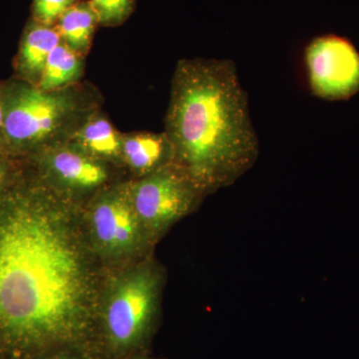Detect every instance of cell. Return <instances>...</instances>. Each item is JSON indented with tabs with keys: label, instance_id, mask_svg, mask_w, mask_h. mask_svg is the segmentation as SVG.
<instances>
[{
	"label": "cell",
	"instance_id": "6da1fadb",
	"mask_svg": "<svg viewBox=\"0 0 359 359\" xmlns=\"http://www.w3.org/2000/svg\"><path fill=\"white\" fill-rule=\"evenodd\" d=\"M83 252L53 196L21 178L0 198V346L7 359L68 348L90 330Z\"/></svg>",
	"mask_w": 359,
	"mask_h": 359
},
{
	"label": "cell",
	"instance_id": "7a4b0ae2",
	"mask_svg": "<svg viewBox=\"0 0 359 359\" xmlns=\"http://www.w3.org/2000/svg\"><path fill=\"white\" fill-rule=\"evenodd\" d=\"M164 133L173 162L205 194L233 185L254 166L259 139L233 61H179Z\"/></svg>",
	"mask_w": 359,
	"mask_h": 359
},
{
	"label": "cell",
	"instance_id": "3957f363",
	"mask_svg": "<svg viewBox=\"0 0 359 359\" xmlns=\"http://www.w3.org/2000/svg\"><path fill=\"white\" fill-rule=\"evenodd\" d=\"M70 87L44 91L22 80L4 84V130L7 155L35 154L67 140L89 114L79 92Z\"/></svg>",
	"mask_w": 359,
	"mask_h": 359
},
{
	"label": "cell",
	"instance_id": "277c9868",
	"mask_svg": "<svg viewBox=\"0 0 359 359\" xmlns=\"http://www.w3.org/2000/svg\"><path fill=\"white\" fill-rule=\"evenodd\" d=\"M160 278L154 269L140 268L122 278L112 290L103 318L104 341L117 355L143 344L154 320Z\"/></svg>",
	"mask_w": 359,
	"mask_h": 359
},
{
	"label": "cell",
	"instance_id": "5b68a950",
	"mask_svg": "<svg viewBox=\"0 0 359 359\" xmlns=\"http://www.w3.org/2000/svg\"><path fill=\"white\" fill-rule=\"evenodd\" d=\"M142 226L160 233L192 211L205 193L183 168L168 163L128 187Z\"/></svg>",
	"mask_w": 359,
	"mask_h": 359
},
{
	"label": "cell",
	"instance_id": "8992f818",
	"mask_svg": "<svg viewBox=\"0 0 359 359\" xmlns=\"http://www.w3.org/2000/svg\"><path fill=\"white\" fill-rule=\"evenodd\" d=\"M304 62L313 95L346 100L359 91V52L348 39L325 34L311 40Z\"/></svg>",
	"mask_w": 359,
	"mask_h": 359
},
{
	"label": "cell",
	"instance_id": "52a82bcc",
	"mask_svg": "<svg viewBox=\"0 0 359 359\" xmlns=\"http://www.w3.org/2000/svg\"><path fill=\"white\" fill-rule=\"evenodd\" d=\"M97 243L111 252H128L137 244L142 224L130 199L128 188L98 198L91 212Z\"/></svg>",
	"mask_w": 359,
	"mask_h": 359
},
{
	"label": "cell",
	"instance_id": "ba28073f",
	"mask_svg": "<svg viewBox=\"0 0 359 359\" xmlns=\"http://www.w3.org/2000/svg\"><path fill=\"white\" fill-rule=\"evenodd\" d=\"M47 175L75 190H92L105 184L108 171L103 161L92 157L69 142L55 144L35 153Z\"/></svg>",
	"mask_w": 359,
	"mask_h": 359
},
{
	"label": "cell",
	"instance_id": "9c48e42d",
	"mask_svg": "<svg viewBox=\"0 0 359 359\" xmlns=\"http://www.w3.org/2000/svg\"><path fill=\"white\" fill-rule=\"evenodd\" d=\"M61 42L62 39L55 26L30 20L23 32L16 57V72L20 79L37 86L48 56Z\"/></svg>",
	"mask_w": 359,
	"mask_h": 359
},
{
	"label": "cell",
	"instance_id": "30bf717a",
	"mask_svg": "<svg viewBox=\"0 0 359 359\" xmlns=\"http://www.w3.org/2000/svg\"><path fill=\"white\" fill-rule=\"evenodd\" d=\"M123 135L103 115L89 113L66 142L100 161L122 159Z\"/></svg>",
	"mask_w": 359,
	"mask_h": 359
},
{
	"label": "cell",
	"instance_id": "8fae6325",
	"mask_svg": "<svg viewBox=\"0 0 359 359\" xmlns=\"http://www.w3.org/2000/svg\"><path fill=\"white\" fill-rule=\"evenodd\" d=\"M122 160L144 176L173 161L166 135L136 133L123 136Z\"/></svg>",
	"mask_w": 359,
	"mask_h": 359
},
{
	"label": "cell",
	"instance_id": "7c38bea8",
	"mask_svg": "<svg viewBox=\"0 0 359 359\" xmlns=\"http://www.w3.org/2000/svg\"><path fill=\"white\" fill-rule=\"evenodd\" d=\"M98 18L89 1H79L61 15L55 25L63 43L79 55L89 50Z\"/></svg>",
	"mask_w": 359,
	"mask_h": 359
},
{
	"label": "cell",
	"instance_id": "4fadbf2b",
	"mask_svg": "<svg viewBox=\"0 0 359 359\" xmlns=\"http://www.w3.org/2000/svg\"><path fill=\"white\" fill-rule=\"evenodd\" d=\"M82 71L81 55L61 42L48 56L37 87L44 91L66 88L81 77Z\"/></svg>",
	"mask_w": 359,
	"mask_h": 359
},
{
	"label": "cell",
	"instance_id": "5bb4252c",
	"mask_svg": "<svg viewBox=\"0 0 359 359\" xmlns=\"http://www.w3.org/2000/svg\"><path fill=\"white\" fill-rule=\"evenodd\" d=\"M136 0H89L98 18L99 25L118 26L128 20Z\"/></svg>",
	"mask_w": 359,
	"mask_h": 359
},
{
	"label": "cell",
	"instance_id": "9a60e30c",
	"mask_svg": "<svg viewBox=\"0 0 359 359\" xmlns=\"http://www.w3.org/2000/svg\"><path fill=\"white\" fill-rule=\"evenodd\" d=\"M79 0H33L32 20L42 25L55 26L59 18Z\"/></svg>",
	"mask_w": 359,
	"mask_h": 359
},
{
	"label": "cell",
	"instance_id": "2e32d148",
	"mask_svg": "<svg viewBox=\"0 0 359 359\" xmlns=\"http://www.w3.org/2000/svg\"><path fill=\"white\" fill-rule=\"evenodd\" d=\"M11 156L0 154V198L20 179L21 175L14 166Z\"/></svg>",
	"mask_w": 359,
	"mask_h": 359
},
{
	"label": "cell",
	"instance_id": "e0dca14e",
	"mask_svg": "<svg viewBox=\"0 0 359 359\" xmlns=\"http://www.w3.org/2000/svg\"><path fill=\"white\" fill-rule=\"evenodd\" d=\"M4 84H0V154H6L4 130Z\"/></svg>",
	"mask_w": 359,
	"mask_h": 359
},
{
	"label": "cell",
	"instance_id": "ac0fdd59",
	"mask_svg": "<svg viewBox=\"0 0 359 359\" xmlns=\"http://www.w3.org/2000/svg\"><path fill=\"white\" fill-rule=\"evenodd\" d=\"M70 353L66 351V348L57 349V351L44 354V355L40 356L37 359H77Z\"/></svg>",
	"mask_w": 359,
	"mask_h": 359
},
{
	"label": "cell",
	"instance_id": "d6986e66",
	"mask_svg": "<svg viewBox=\"0 0 359 359\" xmlns=\"http://www.w3.org/2000/svg\"><path fill=\"white\" fill-rule=\"evenodd\" d=\"M0 359H7L6 353H4V348L0 346Z\"/></svg>",
	"mask_w": 359,
	"mask_h": 359
}]
</instances>
